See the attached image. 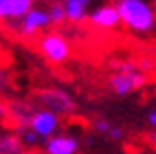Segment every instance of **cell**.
I'll return each mask as SVG.
<instances>
[{
    "instance_id": "cell-18",
    "label": "cell",
    "mask_w": 156,
    "mask_h": 154,
    "mask_svg": "<svg viewBox=\"0 0 156 154\" xmlns=\"http://www.w3.org/2000/svg\"><path fill=\"white\" fill-rule=\"evenodd\" d=\"M20 154H46L44 150H37V148H24Z\"/></svg>"
},
{
    "instance_id": "cell-7",
    "label": "cell",
    "mask_w": 156,
    "mask_h": 154,
    "mask_svg": "<svg viewBox=\"0 0 156 154\" xmlns=\"http://www.w3.org/2000/svg\"><path fill=\"white\" fill-rule=\"evenodd\" d=\"M88 20H90L92 27H97L101 31H112V29H117L121 24L119 11H117V5L114 2H103L99 7H95L88 13Z\"/></svg>"
},
{
    "instance_id": "cell-2",
    "label": "cell",
    "mask_w": 156,
    "mask_h": 154,
    "mask_svg": "<svg viewBox=\"0 0 156 154\" xmlns=\"http://www.w3.org/2000/svg\"><path fill=\"white\" fill-rule=\"evenodd\" d=\"M35 48L37 53L42 55L51 66H62L66 64L73 55V46H70V40L59 33V31H46L35 40Z\"/></svg>"
},
{
    "instance_id": "cell-12",
    "label": "cell",
    "mask_w": 156,
    "mask_h": 154,
    "mask_svg": "<svg viewBox=\"0 0 156 154\" xmlns=\"http://www.w3.org/2000/svg\"><path fill=\"white\" fill-rule=\"evenodd\" d=\"M46 13H48L51 27H62V24L66 22V11H64V5H62L59 0H55V2H48Z\"/></svg>"
},
{
    "instance_id": "cell-20",
    "label": "cell",
    "mask_w": 156,
    "mask_h": 154,
    "mask_svg": "<svg viewBox=\"0 0 156 154\" xmlns=\"http://www.w3.org/2000/svg\"><path fill=\"white\" fill-rule=\"evenodd\" d=\"M48 2H55V0H48Z\"/></svg>"
},
{
    "instance_id": "cell-19",
    "label": "cell",
    "mask_w": 156,
    "mask_h": 154,
    "mask_svg": "<svg viewBox=\"0 0 156 154\" xmlns=\"http://www.w3.org/2000/svg\"><path fill=\"white\" fill-rule=\"evenodd\" d=\"M147 141H150V143H152V145L156 148V130H154V132H152V134L147 137Z\"/></svg>"
},
{
    "instance_id": "cell-14",
    "label": "cell",
    "mask_w": 156,
    "mask_h": 154,
    "mask_svg": "<svg viewBox=\"0 0 156 154\" xmlns=\"http://www.w3.org/2000/svg\"><path fill=\"white\" fill-rule=\"evenodd\" d=\"M110 128H112V123H110V121H106L103 117H97V119H92V130H95L97 134H106V137H108Z\"/></svg>"
},
{
    "instance_id": "cell-16",
    "label": "cell",
    "mask_w": 156,
    "mask_h": 154,
    "mask_svg": "<svg viewBox=\"0 0 156 154\" xmlns=\"http://www.w3.org/2000/svg\"><path fill=\"white\" fill-rule=\"evenodd\" d=\"M108 137H110V139H114V141H121V139H123V128L112 126V128H110V132H108Z\"/></svg>"
},
{
    "instance_id": "cell-10",
    "label": "cell",
    "mask_w": 156,
    "mask_h": 154,
    "mask_svg": "<svg viewBox=\"0 0 156 154\" xmlns=\"http://www.w3.org/2000/svg\"><path fill=\"white\" fill-rule=\"evenodd\" d=\"M64 11H66V22L73 24H79L88 20V7H90V0H64Z\"/></svg>"
},
{
    "instance_id": "cell-1",
    "label": "cell",
    "mask_w": 156,
    "mask_h": 154,
    "mask_svg": "<svg viewBox=\"0 0 156 154\" xmlns=\"http://www.w3.org/2000/svg\"><path fill=\"white\" fill-rule=\"evenodd\" d=\"M119 20L130 33L147 35L156 29V9L145 0H117Z\"/></svg>"
},
{
    "instance_id": "cell-9",
    "label": "cell",
    "mask_w": 156,
    "mask_h": 154,
    "mask_svg": "<svg viewBox=\"0 0 156 154\" xmlns=\"http://www.w3.org/2000/svg\"><path fill=\"white\" fill-rule=\"evenodd\" d=\"M79 150V139L75 134H53L44 141V152L46 154H77Z\"/></svg>"
},
{
    "instance_id": "cell-13",
    "label": "cell",
    "mask_w": 156,
    "mask_h": 154,
    "mask_svg": "<svg viewBox=\"0 0 156 154\" xmlns=\"http://www.w3.org/2000/svg\"><path fill=\"white\" fill-rule=\"evenodd\" d=\"M16 134L20 137V141H22V145H24V148H35V145H37V141H40V139H37V134H35V132L31 130L29 126L16 130Z\"/></svg>"
},
{
    "instance_id": "cell-3",
    "label": "cell",
    "mask_w": 156,
    "mask_h": 154,
    "mask_svg": "<svg viewBox=\"0 0 156 154\" xmlns=\"http://www.w3.org/2000/svg\"><path fill=\"white\" fill-rule=\"evenodd\" d=\"M33 97L37 99V104L55 112L57 117H73L77 112V101L73 99V95L64 88H57V86H48V88H37L33 92Z\"/></svg>"
},
{
    "instance_id": "cell-15",
    "label": "cell",
    "mask_w": 156,
    "mask_h": 154,
    "mask_svg": "<svg viewBox=\"0 0 156 154\" xmlns=\"http://www.w3.org/2000/svg\"><path fill=\"white\" fill-rule=\"evenodd\" d=\"M9 88H11V75L5 68H0V95H5Z\"/></svg>"
},
{
    "instance_id": "cell-4",
    "label": "cell",
    "mask_w": 156,
    "mask_h": 154,
    "mask_svg": "<svg viewBox=\"0 0 156 154\" xmlns=\"http://www.w3.org/2000/svg\"><path fill=\"white\" fill-rule=\"evenodd\" d=\"M9 27L16 31V35L20 40H37L42 33H46V29L51 27V22H48L46 9L33 7L27 16H22L18 22H11Z\"/></svg>"
},
{
    "instance_id": "cell-11",
    "label": "cell",
    "mask_w": 156,
    "mask_h": 154,
    "mask_svg": "<svg viewBox=\"0 0 156 154\" xmlns=\"http://www.w3.org/2000/svg\"><path fill=\"white\" fill-rule=\"evenodd\" d=\"M24 150L22 141L16 132H5L0 134V154H20Z\"/></svg>"
},
{
    "instance_id": "cell-8",
    "label": "cell",
    "mask_w": 156,
    "mask_h": 154,
    "mask_svg": "<svg viewBox=\"0 0 156 154\" xmlns=\"http://www.w3.org/2000/svg\"><path fill=\"white\" fill-rule=\"evenodd\" d=\"M35 7V0H0V22H18Z\"/></svg>"
},
{
    "instance_id": "cell-6",
    "label": "cell",
    "mask_w": 156,
    "mask_h": 154,
    "mask_svg": "<svg viewBox=\"0 0 156 154\" xmlns=\"http://www.w3.org/2000/svg\"><path fill=\"white\" fill-rule=\"evenodd\" d=\"M59 126H62L59 117L55 115V112L46 110V108H37V110H33V115H31V119H29V128L37 134L40 141H42V139L46 141V139H51L53 134H57Z\"/></svg>"
},
{
    "instance_id": "cell-17",
    "label": "cell",
    "mask_w": 156,
    "mask_h": 154,
    "mask_svg": "<svg viewBox=\"0 0 156 154\" xmlns=\"http://www.w3.org/2000/svg\"><path fill=\"white\" fill-rule=\"evenodd\" d=\"M147 121H150V126L156 130V108H154V110H150V115H147Z\"/></svg>"
},
{
    "instance_id": "cell-5",
    "label": "cell",
    "mask_w": 156,
    "mask_h": 154,
    "mask_svg": "<svg viewBox=\"0 0 156 154\" xmlns=\"http://www.w3.org/2000/svg\"><path fill=\"white\" fill-rule=\"evenodd\" d=\"M145 84H147V77L141 70H114V73L108 77V88L119 97L132 95V92L141 90Z\"/></svg>"
}]
</instances>
